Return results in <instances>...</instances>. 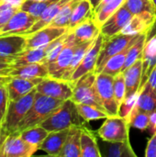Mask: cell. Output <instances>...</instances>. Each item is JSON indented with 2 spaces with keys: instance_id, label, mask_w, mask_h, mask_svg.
<instances>
[{
  "instance_id": "obj_29",
  "label": "cell",
  "mask_w": 156,
  "mask_h": 157,
  "mask_svg": "<svg viewBox=\"0 0 156 157\" xmlns=\"http://www.w3.org/2000/svg\"><path fill=\"white\" fill-rule=\"evenodd\" d=\"M135 108L139 111L151 114L156 111V94L145 84L143 88L139 92V97Z\"/></svg>"
},
{
  "instance_id": "obj_32",
  "label": "cell",
  "mask_w": 156,
  "mask_h": 157,
  "mask_svg": "<svg viewBox=\"0 0 156 157\" xmlns=\"http://www.w3.org/2000/svg\"><path fill=\"white\" fill-rule=\"evenodd\" d=\"M96 40V39H95ZM94 40H90V41H87V42H84V43H80L77 45L75 51H74V56H73V59L71 61V63L70 65L68 66V68L66 69V71L64 72L62 79L63 80H67V81H70V78L72 76V75L74 74V70L77 68V66L80 64L81 61L83 60L85 54L86 53L87 50L90 48V46L92 45L93 41Z\"/></svg>"
},
{
  "instance_id": "obj_44",
  "label": "cell",
  "mask_w": 156,
  "mask_h": 157,
  "mask_svg": "<svg viewBox=\"0 0 156 157\" xmlns=\"http://www.w3.org/2000/svg\"><path fill=\"white\" fill-rule=\"evenodd\" d=\"M145 157H156V133L153 134L152 138L148 141L145 149Z\"/></svg>"
},
{
  "instance_id": "obj_41",
  "label": "cell",
  "mask_w": 156,
  "mask_h": 157,
  "mask_svg": "<svg viewBox=\"0 0 156 157\" xmlns=\"http://www.w3.org/2000/svg\"><path fill=\"white\" fill-rule=\"evenodd\" d=\"M18 9H20L18 6L10 4H6V3L0 4V29L8 22V20Z\"/></svg>"
},
{
  "instance_id": "obj_28",
  "label": "cell",
  "mask_w": 156,
  "mask_h": 157,
  "mask_svg": "<svg viewBox=\"0 0 156 157\" xmlns=\"http://www.w3.org/2000/svg\"><path fill=\"white\" fill-rule=\"evenodd\" d=\"M125 1L126 0H110L108 3L97 6L94 9L93 15V17L97 24L101 27L104 22L125 3Z\"/></svg>"
},
{
  "instance_id": "obj_15",
  "label": "cell",
  "mask_w": 156,
  "mask_h": 157,
  "mask_svg": "<svg viewBox=\"0 0 156 157\" xmlns=\"http://www.w3.org/2000/svg\"><path fill=\"white\" fill-rule=\"evenodd\" d=\"M26 47L27 39L25 35H0V59L11 62L14 57L25 51Z\"/></svg>"
},
{
  "instance_id": "obj_18",
  "label": "cell",
  "mask_w": 156,
  "mask_h": 157,
  "mask_svg": "<svg viewBox=\"0 0 156 157\" xmlns=\"http://www.w3.org/2000/svg\"><path fill=\"white\" fill-rule=\"evenodd\" d=\"M143 71L142 80L139 87V92L143 88L147 83L151 73L156 66V33L152 38H148L142 57Z\"/></svg>"
},
{
  "instance_id": "obj_16",
  "label": "cell",
  "mask_w": 156,
  "mask_h": 157,
  "mask_svg": "<svg viewBox=\"0 0 156 157\" xmlns=\"http://www.w3.org/2000/svg\"><path fill=\"white\" fill-rule=\"evenodd\" d=\"M156 23V15L150 12H143L133 15L131 19L122 29L121 33L126 35H138L150 32Z\"/></svg>"
},
{
  "instance_id": "obj_34",
  "label": "cell",
  "mask_w": 156,
  "mask_h": 157,
  "mask_svg": "<svg viewBox=\"0 0 156 157\" xmlns=\"http://www.w3.org/2000/svg\"><path fill=\"white\" fill-rule=\"evenodd\" d=\"M107 156L108 157H136L137 155L134 153L130 140L123 142H113L109 143L108 147Z\"/></svg>"
},
{
  "instance_id": "obj_21",
  "label": "cell",
  "mask_w": 156,
  "mask_h": 157,
  "mask_svg": "<svg viewBox=\"0 0 156 157\" xmlns=\"http://www.w3.org/2000/svg\"><path fill=\"white\" fill-rule=\"evenodd\" d=\"M69 131L70 129L58 132H51L40 145V150H42L51 156L60 157Z\"/></svg>"
},
{
  "instance_id": "obj_10",
  "label": "cell",
  "mask_w": 156,
  "mask_h": 157,
  "mask_svg": "<svg viewBox=\"0 0 156 157\" xmlns=\"http://www.w3.org/2000/svg\"><path fill=\"white\" fill-rule=\"evenodd\" d=\"M77 45L78 43L74 38V35L72 32H68L63 49L60 52L57 59L52 63L48 65L49 76L52 78L62 79L64 72L71 63Z\"/></svg>"
},
{
  "instance_id": "obj_56",
  "label": "cell",
  "mask_w": 156,
  "mask_h": 157,
  "mask_svg": "<svg viewBox=\"0 0 156 157\" xmlns=\"http://www.w3.org/2000/svg\"><path fill=\"white\" fill-rule=\"evenodd\" d=\"M0 31H1V29H0Z\"/></svg>"
},
{
  "instance_id": "obj_48",
  "label": "cell",
  "mask_w": 156,
  "mask_h": 157,
  "mask_svg": "<svg viewBox=\"0 0 156 157\" xmlns=\"http://www.w3.org/2000/svg\"><path fill=\"white\" fill-rule=\"evenodd\" d=\"M11 79H12L11 76H9L7 75H1L0 74V86H6L10 82Z\"/></svg>"
},
{
  "instance_id": "obj_42",
  "label": "cell",
  "mask_w": 156,
  "mask_h": 157,
  "mask_svg": "<svg viewBox=\"0 0 156 157\" xmlns=\"http://www.w3.org/2000/svg\"><path fill=\"white\" fill-rule=\"evenodd\" d=\"M138 97H139V92H137L134 95H131V96H129V97L125 98V99L123 100V102H122V104L120 105V114L119 115L120 117L126 119L129 116V114L132 110L133 107L137 103Z\"/></svg>"
},
{
  "instance_id": "obj_13",
  "label": "cell",
  "mask_w": 156,
  "mask_h": 157,
  "mask_svg": "<svg viewBox=\"0 0 156 157\" xmlns=\"http://www.w3.org/2000/svg\"><path fill=\"white\" fill-rule=\"evenodd\" d=\"M67 32H68L67 28L55 27V26L49 25L45 28L39 29L36 32L25 35L27 39L26 49L39 48V47L48 45Z\"/></svg>"
},
{
  "instance_id": "obj_25",
  "label": "cell",
  "mask_w": 156,
  "mask_h": 157,
  "mask_svg": "<svg viewBox=\"0 0 156 157\" xmlns=\"http://www.w3.org/2000/svg\"><path fill=\"white\" fill-rule=\"evenodd\" d=\"M81 128H70L60 157H82L81 155Z\"/></svg>"
},
{
  "instance_id": "obj_51",
  "label": "cell",
  "mask_w": 156,
  "mask_h": 157,
  "mask_svg": "<svg viewBox=\"0 0 156 157\" xmlns=\"http://www.w3.org/2000/svg\"><path fill=\"white\" fill-rule=\"evenodd\" d=\"M90 2H91V4H92V6H93V8L95 9L100 3H101V1L102 0H89Z\"/></svg>"
},
{
  "instance_id": "obj_3",
  "label": "cell",
  "mask_w": 156,
  "mask_h": 157,
  "mask_svg": "<svg viewBox=\"0 0 156 157\" xmlns=\"http://www.w3.org/2000/svg\"><path fill=\"white\" fill-rule=\"evenodd\" d=\"M36 93L37 90L35 88L19 99L9 100L4 120L2 121V128L6 135L17 131L18 124L32 106Z\"/></svg>"
},
{
  "instance_id": "obj_2",
  "label": "cell",
  "mask_w": 156,
  "mask_h": 157,
  "mask_svg": "<svg viewBox=\"0 0 156 157\" xmlns=\"http://www.w3.org/2000/svg\"><path fill=\"white\" fill-rule=\"evenodd\" d=\"M63 101L64 100L56 99L37 92L32 106L18 124L15 132H20L26 129L40 125L57 108H59Z\"/></svg>"
},
{
  "instance_id": "obj_5",
  "label": "cell",
  "mask_w": 156,
  "mask_h": 157,
  "mask_svg": "<svg viewBox=\"0 0 156 157\" xmlns=\"http://www.w3.org/2000/svg\"><path fill=\"white\" fill-rule=\"evenodd\" d=\"M141 34L138 35H126V34H117L115 36H112L110 38H105L104 42L102 45V49L100 52V54L98 56L95 73L97 75L102 72L106 63L115 54L120 52L123 51L126 47L131 45L139 37Z\"/></svg>"
},
{
  "instance_id": "obj_53",
  "label": "cell",
  "mask_w": 156,
  "mask_h": 157,
  "mask_svg": "<svg viewBox=\"0 0 156 157\" xmlns=\"http://www.w3.org/2000/svg\"><path fill=\"white\" fill-rule=\"evenodd\" d=\"M154 1V6H155V15H156V0H153Z\"/></svg>"
},
{
  "instance_id": "obj_7",
  "label": "cell",
  "mask_w": 156,
  "mask_h": 157,
  "mask_svg": "<svg viewBox=\"0 0 156 157\" xmlns=\"http://www.w3.org/2000/svg\"><path fill=\"white\" fill-rule=\"evenodd\" d=\"M96 87L106 112L109 116H119L120 106L114 94V76L103 72L97 74Z\"/></svg>"
},
{
  "instance_id": "obj_45",
  "label": "cell",
  "mask_w": 156,
  "mask_h": 157,
  "mask_svg": "<svg viewBox=\"0 0 156 157\" xmlns=\"http://www.w3.org/2000/svg\"><path fill=\"white\" fill-rule=\"evenodd\" d=\"M146 85L152 89V91L156 94V66L154 68L153 72L151 73L149 79L146 83Z\"/></svg>"
},
{
  "instance_id": "obj_22",
  "label": "cell",
  "mask_w": 156,
  "mask_h": 157,
  "mask_svg": "<svg viewBox=\"0 0 156 157\" xmlns=\"http://www.w3.org/2000/svg\"><path fill=\"white\" fill-rule=\"evenodd\" d=\"M78 44L94 40L100 33V27L97 24L94 17H91L75 27L72 31Z\"/></svg>"
},
{
  "instance_id": "obj_38",
  "label": "cell",
  "mask_w": 156,
  "mask_h": 157,
  "mask_svg": "<svg viewBox=\"0 0 156 157\" xmlns=\"http://www.w3.org/2000/svg\"><path fill=\"white\" fill-rule=\"evenodd\" d=\"M59 0H43V1H35V0H24L20 6V9L24 10L35 17H39L42 12L51 4Z\"/></svg>"
},
{
  "instance_id": "obj_33",
  "label": "cell",
  "mask_w": 156,
  "mask_h": 157,
  "mask_svg": "<svg viewBox=\"0 0 156 157\" xmlns=\"http://www.w3.org/2000/svg\"><path fill=\"white\" fill-rule=\"evenodd\" d=\"M49 133L50 132H48L43 127L38 125V126H34V127H31V128H29L20 132L19 135L26 142L33 145H37L40 148V145L45 140V138L48 136Z\"/></svg>"
},
{
  "instance_id": "obj_20",
  "label": "cell",
  "mask_w": 156,
  "mask_h": 157,
  "mask_svg": "<svg viewBox=\"0 0 156 157\" xmlns=\"http://www.w3.org/2000/svg\"><path fill=\"white\" fill-rule=\"evenodd\" d=\"M11 77L19 78H45L49 76V68L45 63H33L22 66L11 68L7 73Z\"/></svg>"
},
{
  "instance_id": "obj_47",
  "label": "cell",
  "mask_w": 156,
  "mask_h": 157,
  "mask_svg": "<svg viewBox=\"0 0 156 157\" xmlns=\"http://www.w3.org/2000/svg\"><path fill=\"white\" fill-rule=\"evenodd\" d=\"M148 129L152 132V134L156 133V111L150 114V122Z\"/></svg>"
},
{
  "instance_id": "obj_46",
  "label": "cell",
  "mask_w": 156,
  "mask_h": 157,
  "mask_svg": "<svg viewBox=\"0 0 156 157\" xmlns=\"http://www.w3.org/2000/svg\"><path fill=\"white\" fill-rule=\"evenodd\" d=\"M12 68L10 62L0 59V74L1 75H6V73Z\"/></svg>"
},
{
  "instance_id": "obj_26",
  "label": "cell",
  "mask_w": 156,
  "mask_h": 157,
  "mask_svg": "<svg viewBox=\"0 0 156 157\" xmlns=\"http://www.w3.org/2000/svg\"><path fill=\"white\" fill-rule=\"evenodd\" d=\"M81 155L82 157L102 156L96 136L85 126L81 128Z\"/></svg>"
},
{
  "instance_id": "obj_12",
  "label": "cell",
  "mask_w": 156,
  "mask_h": 157,
  "mask_svg": "<svg viewBox=\"0 0 156 157\" xmlns=\"http://www.w3.org/2000/svg\"><path fill=\"white\" fill-rule=\"evenodd\" d=\"M132 17L133 14L123 4L100 27V33L105 38H110L121 33L122 29L126 27Z\"/></svg>"
},
{
  "instance_id": "obj_50",
  "label": "cell",
  "mask_w": 156,
  "mask_h": 157,
  "mask_svg": "<svg viewBox=\"0 0 156 157\" xmlns=\"http://www.w3.org/2000/svg\"><path fill=\"white\" fill-rule=\"evenodd\" d=\"M6 134L5 133V132L3 131V128H2V125H0V148H1V145L6 138Z\"/></svg>"
},
{
  "instance_id": "obj_37",
  "label": "cell",
  "mask_w": 156,
  "mask_h": 157,
  "mask_svg": "<svg viewBox=\"0 0 156 157\" xmlns=\"http://www.w3.org/2000/svg\"><path fill=\"white\" fill-rule=\"evenodd\" d=\"M76 108H77L79 114L86 121V122H88L91 121H97V120H100V119H107L109 116L106 111H103V110H101L94 106H91V105L77 103Z\"/></svg>"
},
{
  "instance_id": "obj_36",
  "label": "cell",
  "mask_w": 156,
  "mask_h": 157,
  "mask_svg": "<svg viewBox=\"0 0 156 157\" xmlns=\"http://www.w3.org/2000/svg\"><path fill=\"white\" fill-rule=\"evenodd\" d=\"M131 127H133L135 129H138L142 132L145 131L149 127L150 122V114L143 111H139L135 106L133 107L132 110L129 114V116L126 118Z\"/></svg>"
},
{
  "instance_id": "obj_14",
  "label": "cell",
  "mask_w": 156,
  "mask_h": 157,
  "mask_svg": "<svg viewBox=\"0 0 156 157\" xmlns=\"http://www.w3.org/2000/svg\"><path fill=\"white\" fill-rule=\"evenodd\" d=\"M36 20L37 17L24 10L18 9L8 20V22L1 29L0 35H25L31 29Z\"/></svg>"
},
{
  "instance_id": "obj_6",
  "label": "cell",
  "mask_w": 156,
  "mask_h": 157,
  "mask_svg": "<svg viewBox=\"0 0 156 157\" xmlns=\"http://www.w3.org/2000/svg\"><path fill=\"white\" fill-rule=\"evenodd\" d=\"M130 124L128 121L119 116H108L97 131V135L107 143L130 140Z\"/></svg>"
},
{
  "instance_id": "obj_54",
  "label": "cell",
  "mask_w": 156,
  "mask_h": 157,
  "mask_svg": "<svg viewBox=\"0 0 156 157\" xmlns=\"http://www.w3.org/2000/svg\"><path fill=\"white\" fill-rule=\"evenodd\" d=\"M35 1H43V0H35Z\"/></svg>"
},
{
  "instance_id": "obj_11",
  "label": "cell",
  "mask_w": 156,
  "mask_h": 157,
  "mask_svg": "<svg viewBox=\"0 0 156 157\" xmlns=\"http://www.w3.org/2000/svg\"><path fill=\"white\" fill-rule=\"evenodd\" d=\"M104 36L99 33L98 36L96 38V40L93 41L90 48L87 50L86 53L85 54L83 60L81 61L80 64L77 66V68L74 70V74L72 75L70 78V82H72L74 85L85 75H86L89 72L95 71L96 64L98 59V56L100 54L102 45L104 42Z\"/></svg>"
},
{
  "instance_id": "obj_19",
  "label": "cell",
  "mask_w": 156,
  "mask_h": 157,
  "mask_svg": "<svg viewBox=\"0 0 156 157\" xmlns=\"http://www.w3.org/2000/svg\"><path fill=\"white\" fill-rule=\"evenodd\" d=\"M43 78H19L12 77L10 82L6 85L8 90L9 100H17L26 96L41 82Z\"/></svg>"
},
{
  "instance_id": "obj_30",
  "label": "cell",
  "mask_w": 156,
  "mask_h": 157,
  "mask_svg": "<svg viewBox=\"0 0 156 157\" xmlns=\"http://www.w3.org/2000/svg\"><path fill=\"white\" fill-rule=\"evenodd\" d=\"M149 33L150 32H146V33L141 34L140 37L131 46V48H130V50L128 52V54H127V58H126L124 66L122 68V72L125 71L131 64H133L136 61H138L139 59H142L143 52L146 41L148 40Z\"/></svg>"
},
{
  "instance_id": "obj_8",
  "label": "cell",
  "mask_w": 156,
  "mask_h": 157,
  "mask_svg": "<svg viewBox=\"0 0 156 157\" xmlns=\"http://www.w3.org/2000/svg\"><path fill=\"white\" fill-rule=\"evenodd\" d=\"M38 150L39 146L23 140L19 132H13L6 136L0 148V157H29Z\"/></svg>"
},
{
  "instance_id": "obj_17",
  "label": "cell",
  "mask_w": 156,
  "mask_h": 157,
  "mask_svg": "<svg viewBox=\"0 0 156 157\" xmlns=\"http://www.w3.org/2000/svg\"><path fill=\"white\" fill-rule=\"evenodd\" d=\"M55 40L51 42L48 45L39 47V48L26 49L22 52L18 53L10 62L12 68L22 66V65L29 64V63H43L49 52L53 47Z\"/></svg>"
},
{
  "instance_id": "obj_55",
  "label": "cell",
  "mask_w": 156,
  "mask_h": 157,
  "mask_svg": "<svg viewBox=\"0 0 156 157\" xmlns=\"http://www.w3.org/2000/svg\"><path fill=\"white\" fill-rule=\"evenodd\" d=\"M1 3H2V0H0V4H1Z\"/></svg>"
},
{
  "instance_id": "obj_40",
  "label": "cell",
  "mask_w": 156,
  "mask_h": 157,
  "mask_svg": "<svg viewBox=\"0 0 156 157\" xmlns=\"http://www.w3.org/2000/svg\"><path fill=\"white\" fill-rule=\"evenodd\" d=\"M114 94L116 101L120 108V105L126 97V84L122 72L114 76Z\"/></svg>"
},
{
  "instance_id": "obj_27",
  "label": "cell",
  "mask_w": 156,
  "mask_h": 157,
  "mask_svg": "<svg viewBox=\"0 0 156 157\" xmlns=\"http://www.w3.org/2000/svg\"><path fill=\"white\" fill-rule=\"evenodd\" d=\"M93 15H94V8L92 6L91 2L89 0H80L72 14L67 28L68 31H72L79 24H81L87 18L93 17Z\"/></svg>"
},
{
  "instance_id": "obj_9",
  "label": "cell",
  "mask_w": 156,
  "mask_h": 157,
  "mask_svg": "<svg viewBox=\"0 0 156 157\" xmlns=\"http://www.w3.org/2000/svg\"><path fill=\"white\" fill-rule=\"evenodd\" d=\"M74 87V85L70 81L47 76L36 86V90L42 95L56 99L66 100L73 98Z\"/></svg>"
},
{
  "instance_id": "obj_49",
  "label": "cell",
  "mask_w": 156,
  "mask_h": 157,
  "mask_svg": "<svg viewBox=\"0 0 156 157\" xmlns=\"http://www.w3.org/2000/svg\"><path fill=\"white\" fill-rule=\"evenodd\" d=\"M24 2V0H2V3H6V4H10L16 6H18L20 8V6L22 5V3Z\"/></svg>"
},
{
  "instance_id": "obj_39",
  "label": "cell",
  "mask_w": 156,
  "mask_h": 157,
  "mask_svg": "<svg viewBox=\"0 0 156 157\" xmlns=\"http://www.w3.org/2000/svg\"><path fill=\"white\" fill-rule=\"evenodd\" d=\"M124 5L133 15L143 12L155 14V6L153 0H126Z\"/></svg>"
},
{
  "instance_id": "obj_31",
  "label": "cell",
  "mask_w": 156,
  "mask_h": 157,
  "mask_svg": "<svg viewBox=\"0 0 156 157\" xmlns=\"http://www.w3.org/2000/svg\"><path fill=\"white\" fill-rule=\"evenodd\" d=\"M131 45L126 47L123 51H121L120 52H119V53L115 54L114 56H112L106 63V64H105L102 72L103 73H106L108 75H113V76H115L116 75H118L120 72H122V68L124 66V63H125V61H126V58H127L128 52H129V50H130V48H131Z\"/></svg>"
},
{
  "instance_id": "obj_4",
  "label": "cell",
  "mask_w": 156,
  "mask_h": 157,
  "mask_svg": "<svg viewBox=\"0 0 156 157\" xmlns=\"http://www.w3.org/2000/svg\"><path fill=\"white\" fill-rule=\"evenodd\" d=\"M97 74L92 71L83 75L75 84L74 87V95L71 98L74 103L86 104L94 106L103 111L105 108L101 102L96 87Z\"/></svg>"
},
{
  "instance_id": "obj_23",
  "label": "cell",
  "mask_w": 156,
  "mask_h": 157,
  "mask_svg": "<svg viewBox=\"0 0 156 157\" xmlns=\"http://www.w3.org/2000/svg\"><path fill=\"white\" fill-rule=\"evenodd\" d=\"M142 71L143 63L142 59H139L122 72L126 84V97L134 95L139 92V87L142 80Z\"/></svg>"
},
{
  "instance_id": "obj_35",
  "label": "cell",
  "mask_w": 156,
  "mask_h": 157,
  "mask_svg": "<svg viewBox=\"0 0 156 157\" xmlns=\"http://www.w3.org/2000/svg\"><path fill=\"white\" fill-rule=\"evenodd\" d=\"M80 0H70L68 3H66L61 11L58 13V15L55 17V18L51 23V26L55 27H62V28H68L72 14L76 6V5L79 3Z\"/></svg>"
},
{
  "instance_id": "obj_43",
  "label": "cell",
  "mask_w": 156,
  "mask_h": 157,
  "mask_svg": "<svg viewBox=\"0 0 156 157\" xmlns=\"http://www.w3.org/2000/svg\"><path fill=\"white\" fill-rule=\"evenodd\" d=\"M9 103V96H8V90L6 86H0V116L3 118L5 117L7 106Z\"/></svg>"
},
{
  "instance_id": "obj_1",
  "label": "cell",
  "mask_w": 156,
  "mask_h": 157,
  "mask_svg": "<svg viewBox=\"0 0 156 157\" xmlns=\"http://www.w3.org/2000/svg\"><path fill=\"white\" fill-rule=\"evenodd\" d=\"M85 122L86 121L77 110L76 104L70 98L64 100L40 126L51 132L67 130L72 127H82Z\"/></svg>"
},
{
  "instance_id": "obj_52",
  "label": "cell",
  "mask_w": 156,
  "mask_h": 157,
  "mask_svg": "<svg viewBox=\"0 0 156 157\" xmlns=\"http://www.w3.org/2000/svg\"><path fill=\"white\" fill-rule=\"evenodd\" d=\"M2 121H3V118L0 116V125H2Z\"/></svg>"
},
{
  "instance_id": "obj_24",
  "label": "cell",
  "mask_w": 156,
  "mask_h": 157,
  "mask_svg": "<svg viewBox=\"0 0 156 157\" xmlns=\"http://www.w3.org/2000/svg\"><path fill=\"white\" fill-rule=\"evenodd\" d=\"M70 0H59L53 4H51V6H49L43 12L42 14L37 18L36 22L34 23V25L31 27V29L25 34H31L33 32L38 31L39 29L45 28L49 25H51V23L52 22V20L55 18V17L58 15V13L61 11V9L63 8V6L68 3Z\"/></svg>"
}]
</instances>
